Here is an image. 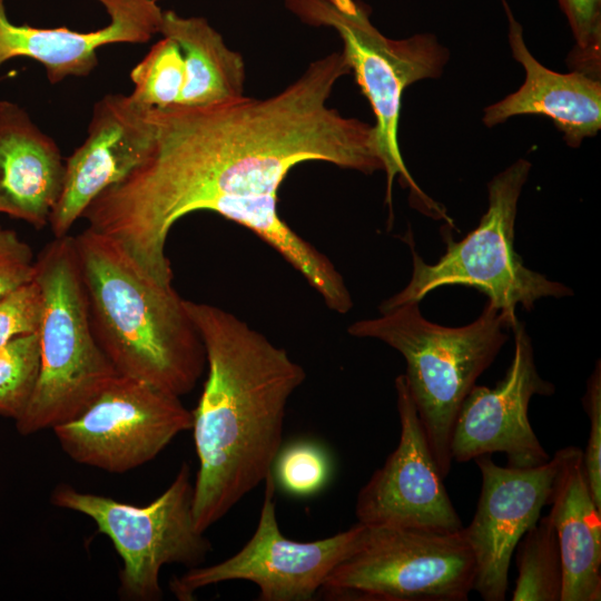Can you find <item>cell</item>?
I'll use <instances>...</instances> for the list:
<instances>
[{
	"mask_svg": "<svg viewBox=\"0 0 601 601\" xmlns=\"http://www.w3.org/2000/svg\"><path fill=\"white\" fill-rule=\"evenodd\" d=\"M351 68L343 52L316 59L268 98L149 109L141 161L85 210L88 228L110 239L145 275L171 284L170 228L198 210L245 226L276 249L324 300L345 282L332 262L278 215L277 193L306 161L373 174L383 169L374 126L328 106Z\"/></svg>",
	"mask_w": 601,
	"mask_h": 601,
	"instance_id": "cell-1",
	"label": "cell"
},
{
	"mask_svg": "<svg viewBox=\"0 0 601 601\" xmlns=\"http://www.w3.org/2000/svg\"><path fill=\"white\" fill-rule=\"evenodd\" d=\"M207 377L191 412L198 471L193 516L204 532L264 482L283 447L287 403L306 377L288 353L217 306L185 300Z\"/></svg>",
	"mask_w": 601,
	"mask_h": 601,
	"instance_id": "cell-2",
	"label": "cell"
},
{
	"mask_svg": "<svg viewBox=\"0 0 601 601\" xmlns=\"http://www.w3.org/2000/svg\"><path fill=\"white\" fill-rule=\"evenodd\" d=\"M75 238L95 337L119 375L178 397L206 366L203 341L171 284L140 272L108 238Z\"/></svg>",
	"mask_w": 601,
	"mask_h": 601,
	"instance_id": "cell-3",
	"label": "cell"
},
{
	"mask_svg": "<svg viewBox=\"0 0 601 601\" xmlns=\"http://www.w3.org/2000/svg\"><path fill=\"white\" fill-rule=\"evenodd\" d=\"M509 331L510 322L489 302L475 321L460 327L426 319L414 302L347 328L352 336L382 341L404 357V381L444 479L453 463L450 443L460 407L509 339Z\"/></svg>",
	"mask_w": 601,
	"mask_h": 601,
	"instance_id": "cell-4",
	"label": "cell"
},
{
	"mask_svg": "<svg viewBox=\"0 0 601 601\" xmlns=\"http://www.w3.org/2000/svg\"><path fill=\"white\" fill-rule=\"evenodd\" d=\"M43 300L38 331L40 372L21 435L53 428L86 408L118 375L99 346L72 236L49 243L36 259Z\"/></svg>",
	"mask_w": 601,
	"mask_h": 601,
	"instance_id": "cell-5",
	"label": "cell"
},
{
	"mask_svg": "<svg viewBox=\"0 0 601 601\" xmlns=\"http://www.w3.org/2000/svg\"><path fill=\"white\" fill-rule=\"evenodd\" d=\"M284 3L302 22L329 27L342 39V52L375 116L377 149L386 174L385 203L390 208V221L393 219L392 189L396 176L415 195L422 210L447 220L446 213L412 178L398 144L404 90L416 81L440 77L449 60L447 49L431 33L401 40L385 37L371 22V11L359 0H284Z\"/></svg>",
	"mask_w": 601,
	"mask_h": 601,
	"instance_id": "cell-6",
	"label": "cell"
},
{
	"mask_svg": "<svg viewBox=\"0 0 601 601\" xmlns=\"http://www.w3.org/2000/svg\"><path fill=\"white\" fill-rule=\"evenodd\" d=\"M530 170L531 162L520 158L495 175L487 184V209L479 225L460 242L444 236L445 253L436 263H425L411 243L412 277L401 292L382 303L380 312L420 303L442 286L461 285L485 294L513 328L519 322L518 306L531 311L541 298L572 295L564 284L528 268L514 250L518 203Z\"/></svg>",
	"mask_w": 601,
	"mask_h": 601,
	"instance_id": "cell-7",
	"label": "cell"
},
{
	"mask_svg": "<svg viewBox=\"0 0 601 601\" xmlns=\"http://www.w3.org/2000/svg\"><path fill=\"white\" fill-rule=\"evenodd\" d=\"M476 575L455 532L366 526L317 594L341 601H466Z\"/></svg>",
	"mask_w": 601,
	"mask_h": 601,
	"instance_id": "cell-8",
	"label": "cell"
},
{
	"mask_svg": "<svg viewBox=\"0 0 601 601\" xmlns=\"http://www.w3.org/2000/svg\"><path fill=\"white\" fill-rule=\"evenodd\" d=\"M190 470L183 463L170 485L147 505L81 492L61 483L50 501L60 509L90 518L109 538L122 560L119 595L126 600L156 601L162 597L159 574L164 565H200L213 550L193 516Z\"/></svg>",
	"mask_w": 601,
	"mask_h": 601,
	"instance_id": "cell-9",
	"label": "cell"
},
{
	"mask_svg": "<svg viewBox=\"0 0 601 601\" xmlns=\"http://www.w3.org/2000/svg\"><path fill=\"white\" fill-rule=\"evenodd\" d=\"M191 424L180 397L118 374L78 415L52 430L75 462L126 473L154 460Z\"/></svg>",
	"mask_w": 601,
	"mask_h": 601,
	"instance_id": "cell-10",
	"label": "cell"
},
{
	"mask_svg": "<svg viewBox=\"0 0 601 601\" xmlns=\"http://www.w3.org/2000/svg\"><path fill=\"white\" fill-rule=\"evenodd\" d=\"M265 492L256 530L230 558L207 566L188 569L174 577L170 591L180 601L194 600L208 585L244 580L259 589L260 601H308L332 570L353 550L364 524L315 541L289 540L279 530L276 515V482L273 471L264 480Z\"/></svg>",
	"mask_w": 601,
	"mask_h": 601,
	"instance_id": "cell-11",
	"label": "cell"
},
{
	"mask_svg": "<svg viewBox=\"0 0 601 601\" xmlns=\"http://www.w3.org/2000/svg\"><path fill=\"white\" fill-rule=\"evenodd\" d=\"M400 440L359 490L355 515L366 526L455 532L463 525L432 454L403 374L395 380Z\"/></svg>",
	"mask_w": 601,
	"mask_h": 601,
	"instance_id": "cell-12",
	"label": "cell"
},
{
	"mask_svg": "<svg viewBox=\"0 0 601 601\" xmlns=\"http://www.w3.org/2000/svg\"><path fill=\"white\" fill-rule=\"evenodd\" d=\"M514 349L504 377L494 387L474 385L464 398L451 435L452 462H467L495 452L508 466L525 469L551 457L529 421L534 395H552L554 385L536 368L531 338L521 322L512 328Z\"/></svg>",
	"mask_w": 601,
	"mask_h": 601,
	"instance_id": "cell-13",
	"label": "cell"
},
{
	"mask_svg": "<svg viewBox=\"0 0 601 601\" xmlns=\"http://www.w3.org/2000/svg\"><path fill=\"white\" fill-rule=\"evenodd\" d=\"M482 485L476 512L464 535L473 552L474 589L485 601L505 600L509 568L515 548L550 504L559 455L525 469L500 466L490 455L474 459Z\"/></svg>",
	"mask_w": 601,
	"mask_h": 601,
	"instance_id": "cell-14",
	"label": "cell"
},
{
	"mask_svg": "<svg viewBox=\"0 0 601 601\" xmlns=\"http://www.w3.org/2000/svg\"><path fill=\"white\" fill-rule=\"evenodd\" d=\"M149 108L129 95L108 93L92 109L85 141L66 159L65 180L49 224L66 236L88 206L144 158L151 138Z\"/></svg>",
	"mask_w": 601,
	"mask_h": 601,
	"instance_id": "cell-15",
	"label": "cell"
},
{
	"mask_svg": "<svg viewBox=\"0 0 601 601\" xmlns=\"http://www.w3.org/2000/svg\"><path fill=\"white\" fill-rule=\"evenodd\" d=\"M109 22L89 32L66 27L16 24L0 0V67L16 58L41 63L51 85L68 77H87L98 65L97 50L112 43H146L160 33L162 10L155 0H96Z\"/></svg>",
	"mask_w": 601,
	"mask_h": 601,
	"instance_id": "cell-16",
	"label": "cell"
},
{
	"mask_svg": "<svg viewBox=\"0 0 601 601\" xmlns=\"http://www.w3.org/2000/svg\"><path fill=\"white\" fill-rule=\"evenodd\" d=\"M501 1L509 21L511 51L525 77L516 91L484 109L483 122L493 127L514 116H544L563 134L568 146L580 147L601 129L600 78L575 70L560 73L541 65L529 51L523 28L506 0Z\"/></svg>",
	"mask_w": 601,
	"mask_h": 601,
	"instance_id": "cell-17",
	"label": "cell"
},
{
	"mask_svg": "<svg viewBox=\"0 0 601 601\" xmlns=\"http://www.w3.org/2000/svg\"><path fill=\"white\" fill-rule=\"evenodd\" d=\"M65 170L53 139L18 104L0 100V213L41 229L61 195Z\"/></svg>",
	"mask_w": 601,
	"mask_h": 601,
	"instance_id": "cell-18",
	"label": "cell"
},
{
	"mask_svg": "<svg viewBox=\"0 0 601 601\" xmlns=\"http://www.w3.org/2000/svg\"><path fill=\"white\" fill-rule=\"evenodd\" d=\"M556 453L560 463L549 516L562 560L560 601H600L601 509L593 499L585 476L583 451L570 445Z\"/></svg>",
	"mask_w": 601,
	"mask_h": 601,
	"instance_id": "cell-19",
	"label": "cell"
},
{
	"mask_svg": "<svg viewBox=\"0 0 601 601\" xmlns=\"http://www.w3.org/2000/svg\"><path fill=\"white\" fill-rule=\"evenodd\" d=\"M160 35L175 40L184 56L186 77L177 106L204 107L245 96L242 55L205 18L164 11Z\"/></svg>",
	"mask_w": 601,
	"mask_h": 601,
	"instance_id": "cell-20",
	"label": "cell"
},
{
	"mask_svg": "<svg viewBox=\"0 0 601 601\" xmlns=\"http://www.w3.org/2000/svg\"><path fill=\"white\" fill-rule=\"evenodd\" d=\"M518 578L513 601H560L563 569L556 533L549 515L540 518L516 545Z\"/></svg>",
	"mask_w": 601,
	"mask_h": 601,
	"instance_id": "cell-21",
	"label": "cell"
},
{
	"mask_svg": "<svg viewBox=\"0 0 601 601\" xmlns=\"http://www.w3.org/2000/svg\"><path fill=\"white\" fill-rule=\"evenodd\" d=\"M185 61L179 45L162 37L130 72L129 97L145 108H168L178 104L185 83Z\"/></svg>",
	"mask_w": 601,
	"mask_h": 601,
	"instance_id": "cell-22",
	"label": "cell"
},
{
	"mask_svg": "<svg viewBox=\"0 0 601 601\" xmlns=\"http://www.w3.org/2000/svg\"><path fill=\"white\" fill-rule=\"evenodd\" d=\"M40 372L38 333L0 347V415L17 421L26 411Z\"/></svg>",
	"mask_w": 601,
	"mask_h": 601,
	"instance_id": "cell-23",
	"label": "cell"
},
{
	"mask_svg": "<svg viewBox=\"0 0 601 601\" xmlns=\"http://www.w3.org/2000/svg\"><path fill=\"white\" fill-rule=\"evenodd\" d=\"M272 471L282 490L293 495L307 496L327 483L331 463L321 446L311 442H297L280 449Z\"/></svg>",
	"mask_w": 601,
	"mask_h": 601,
	"instance_id": "cell-24",
	"label": "cell"
},
{
	"mask_svg": "<svg viewBox=\"0 0 601 601\" xmlns=\"http://www.w3.org/2000/svg\"><path fill=\"white\" fill-rule=\"evenodd\" d=\"M565 14L575 46L568 62L575 71L601 76V0H558Z\"/></svg>",
	"mask_w": 601,
	"mask_h": 601,
	"instance_id": "cell-25",
	"label": "cell"
},
{
	"mask_svg": "<svg viewBox=\"0 0 601 601\" xmlns=\"http://www.w3.org/2000/svg\"><path fill=\"white\" fill-rule=\"evenodd\" d=\"M42 311V293L36 279L0 297V347L17 337L38 333Z\"/></svg>",
	"mask_w": 601,
	"mask_h": 601,
	"instance_id": "cell-26",
	"label": "cell"
},
{
	"mask_svg": "<svg viewBox=\"0 0 601 601\" xmlns=\"http://www.w3.org/2000/svg\"><path fill=\"white\" fill-rule=\"evenodd\" d=\"M583 406L590 421L585 451L582 453L585 476L597 505L601 509V365L587 382Z\"/></svg>",
	"mask_w": 601,
	"mask_h": 601,
	"instance_id": "cell-27",
	"label": "cell"
},
{
	"mask_svg": "<svg viewBox=\"0 0 601 601\" xmlns=\"http://www.w3.org/2000/svg\"><path fill=\"white\" fill-rule=\"evenodd\" d=\"M36 259L32 248L0 224V297L35 279Z\"/></svg>",
	"mask_w": 601,
	"mask_h": 601,
	"instance_id": "cell-28",
	"label": "cell"
},
{
	"mask_svg": "<svg viewBox=\"0 0 601 601\" xmlns=\"http://www.w3.org/2000/svg\"><path fill=\"white\" fill-rule=\"evenodd\" d=\"M155 1H157V2H158V1H160V0H155Z\"/></svg>",
	"mask_w": 601,
	"mask_h": 601,
	"instance_id": "cell-29",
	"label": "cell"
}]
</instances>
